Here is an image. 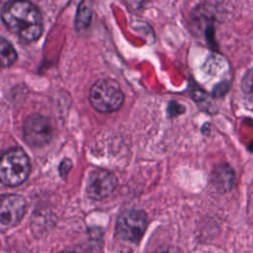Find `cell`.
<instances>
[{"label":"cell","mask_w":253,"mask_h":253,"mask_svg":"<svg viewBox=\"0 0 253 253\" xmlns=\"http://www.w3.org/2000/svg\"><path fill=\"white\" fill-rule=\"evenodd\" d=\"M1 18L5 26L22 41H37L42 34V17L39 8L28 0H12L3 7Z\"/></svg>","instance_id":"cell-1"},{"label":"cell","mask_w":253,"mask_h":253,"mask_svg":"<svg viewBox=\"0 0 253 253\" xmlns=\"http://www.w3.org/2000/svg\"><path fill=\"white\" fill-rule=\"evenodd\" d=\"M31 172V163L27 153L20 147H14L0 157V182L9 187L21 185Z\"/></svg>","instance_id":"cell-2"},{"label":"cell","mask_w":253,"mask_h":253,"mask_svg":"<svg viewBox=\"0 0 253 253\" xmlns=\"http://www.w3.org/2000/svg\"><path fill=\"white\" fill-rule=\"evenodd\" d=\"M124 98L119 83L110 78L96 81L90 89V104L100 113L107 114L119 110L124 103Z\"/></svg>","instance_id":"cell-3"},{"label":"cell","mask_w":253,"mask_h":253,"mask_svg":"<svg viewBox=\"0 0 253 253\" xmlns=\"http://www.w3.org/2000/svg\"><path fill=\"white\" fill-rule=\"evenodd\" d=\"M146 228V215L139 210L124 211L117 221L118 236L126 241H138Z\"/></svg>","instance_id":"cell-4"},{"label":"cell","mask_w":253,"mask_h":253,"mask_svg":"<svg viewBox=\"0 0 253 253\" xmlns=\"http://www.w3.org/2000/svg\"><path fill=\"white\" fill-rule=\"evenodd\" d=\"M23 136L28 145L42 147L51 139L52 126L45 117L34 114L30 116L24 124Z\"/></svg>","instance_id":"cell-5"},{"label":"cell","mask_w":253,"mask_h":253,"mask_svg":"<svg viewBox=\"0 0 253 253\" xmlns=\"http://www.w3.org/2000/svg\"><path fill=\"white\" fill-rule=\"evenodd\" d=\"M117 184V177L112 172L96 169L89 174L86 191L91 199L99 201L110 196L116 189Z\"/></svg>","instance_id":"cell-6"},{"label":"cell","mask_w":253,"mask_h":253,"mask_svg":"<svg viewBox=\"0 0 253 253\" xmlns=\"http://www.w3.org/2000/svg\"><path fill=\"white\" fill-rule=\"evenodd\" d=\"M27 202L17 194H4L0 196V223L14 226L25 214Z\"/></svg>","instance_id":"cell-7"},{"label":"cell","mask_w":253,"mask_h":253,"mask_svg":"<svg viewBox=\"0 0 253 253\" xmlns=\"http://www.w3.org/2000/svg\"><path fill=\"white\" fill-rule=\"evenodd\" d=\"M17 60V51L10 42L0 37V66H11Z\"/></svg>","instance_id":"cell-8"},{"label":"cell","mask_w":253,"mask_h":253,"mask_svg":"<svg viewBox=\"0 0 253 253\" xmlns=\"http://www.w3.org/2000/svg\"><path fill=\"white\" fill-rule=\"evenodd\" d=\"M90 19H91V9L90 7H87L85 3H82L78 10L76 25L79 27V29L85 28L88 26Z\"/></svg>","instance_id":"cell-9"},{"label":"cell","mask_w":253,"mask_h":253,"mask_svg":"<svg viewBox=\"0 0 253 253\" xmlns=\"http://www.w3.org/2000/svg\"><path fill=\"white\" fill-rule=\"evenodd\" d=\"M72 167V162L70 159L68 158H65L61 161L60 165H59V174L61 177H65L67 175V173L69 172V170L71 169Z\"/></svg>","instance_id":"cell-10"},{"label":"cell","mask_w":253,"mask_h":253,"mask_svg":"<svg viewBox=\"0 0 253 253\" xmlns=\"http://www.w3.org/2000/svg\"><path fill=\"white\" fill-rule=\"evenodd\" d=\"M156 253H180V251L176 248L172 247H167V248H161L159 249Z\"/></svg>","instance_id":"cell-11"},{"label":"cell","mask_w":253,"mask_h":253,"mask_svg":"<svg viewBox=\"0 0 253 253\" xmlns=\"http://www.w3.org/2000/svg\"><path fill=\"white\" fill-rule=\"evenodd\" d=\"M61 253H73V252H69V251H63V252H61Z\"/></svg>","instance_id":"cell-12"}]
</instances>
